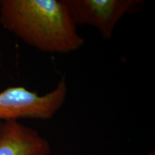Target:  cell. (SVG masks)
I'll return each mask as SVG.
<instances>
[{
	"label": "cell",
	"instance_id": "1",
	"mask_svg": "<svg viewBox=\"0 0 155 155\" xmlns=\"http://www.w3.org/2000/svg\"><path fill=\"white\" fill-rule=\"evenodd\" d=\"M0 23L44 53H71L85 43L64 0H1Z\"/></svg>",
	"mask_w": 155,
	"mask_h": 155
},
{
	"label": "cell",
	"instance_id": "4",
	"mask_svg": "<svg viewBox=\"0 0 155 155\" xmlns=\"http://www.w3.org/2000/svg\"><path fill=\"white\" fill-rule=\"evenodd\" d=\"M51 147L38 131L19 121L0 122V155H49Z\"/></svg>",
	"mask_w": 155,
	"mask_h": 155
},
{
	"label": "cell",
	"instance_id": "5",
	"mask_svg": "<svg viewBox=\"0 0 155 155\" xmlns=\"http://www.w3.org/2000/svg\"><path fill=\"white\" fill-rule=\"evenodd\" d=\"M147 155H155V153H154V152H151L149 153V154Z\"/></svg>",
	"mask_w": 155,
	"mask_h": 155
},
{
	"label": "cell",
	"instance_id": "3",
	"mask_svg": "<svg viewBox=\"0 0 155 155\" xmlns=\"http://www.w3.org/2000/svg\"><path fill=\"white\" fill-rule=\"evenodd\" d=\"M75 24L92 27L104 40L113 35L125 15L141 8L140 0H64Z\"/></svg>",
	"mask_w": 155,
	"mask_h": 155
},
{
	"label": "cell",
	"instance_id": "2",
	"mask_svg": "<svg viewBox=\"0 0 155 155\" xmlns=\"http://www.w3.org/2000/svg\"><path fill=\"white\" fill-rule=\"evenodd\" d=\"M67 93L65 79L44 95L22 86L6 88L0 92V122L21 119L49 120L65 104Z\"/></svg>",
	"mask_w": 155,
	"mask_h": 155
}]
</instances>
